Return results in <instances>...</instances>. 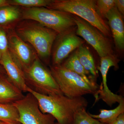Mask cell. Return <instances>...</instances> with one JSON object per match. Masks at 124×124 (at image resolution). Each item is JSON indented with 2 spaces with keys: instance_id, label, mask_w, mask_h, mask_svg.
<instances>
[{
  "instance_id": "cell-10",
  "label": "cell",
  "mask_w": 124,
  "mask_h": 124,
  "mask_svg": "<svg viewBox=\"0 0 124 124\" xmlns=\"http://www.w3.org/2000/svg\"><path fill=\"white\" fill-rule=\"evenodd\" d=\"M76 27L59 34L52 53V65H60L72 51L84 44V40L76 33Z\"/></svg>"
},
{
  "instance_id": "cell-20",
  "label": "cell",
  "mask_w": 124,
  "mask_h": 124,
  "mask_svg": "<svg viewBox=\"0 0 124 124\" xmlns=\"http://www.w3.org/2000/svg\"><path fill=\"white\" fill-rule=\"evenodd\" d=\"M52 0H9V5L22 8L46 7Z\"/></svg>"
},
{
  "instance_id": "cell-23",
  "label": "cell",
  "mask_w": 124,
  "mask_h": 124,
  "mask_svg": "<svg viewBox=\"0 0 124 124\" xmlns=\"http://www.w3.org/2000/svg\"><path fill=\"white\" fill-rule=\"evenodd\" d=\"M8 51V43L7 31L0 28V59Z\"/></svg>"
},
{
  "instance_id": "cell-8",
  "label": "cell",
  "mask_w": 124,
  "mask_h": 124,
  "mask_svg": "<svg viewBox=\"0 0 124 124\" xmlns=\"http://www.w3.org/2000/svg\"><path fill=\"white\" fill-rule=\"evenodd\" d=\"M13 104L17 109L18 122L22 124H55V119L48 114L42 113L36 99L28 93L21 100Z\"/></svg>"
},
{
  "instance_id": "cell-7",
  "label": "cell",
  "mask_w": 124,
  "mask_h": 124,
  "mask_svg": "<svg viewBox=\"0 0 124 124\" xmlns=\"http://www.w3.org/2000/svg\"><path fill=\"white\" fill-rule=\"evenodd\" d=\"M73 15L77 26V35L82 37L93 46L100 58L114 54L111 43L108 38L85 20Z\"/></svg>"
},
{
  "instance_id": "cell-28",
  "label": "cell",
  "mask_w": 124,
  "mask_h": 124,
  "mask_svg": "<svg viewBox=\"0 0 124 124\" xmlns=\"http://www.w3.org/2000/svg\"><path fill=\"white\" fill-rule=\"evenodd\" d=\"M22 124L19 122H15V123H10V124Z\"/></svg>"
},
{
  "instance_id": "cell-19",
  "label": "cell",
  "mask_w": 124,
  "mask_h": 124,
  "mask_svg": "<svg viewBox=\"0 0 124 124\" xmlns=\"http://www.w3.org/2000/svg\"><path fill=\"white\" fill-rule=\"evenodd\" d=\"M17 109L13 104H0V121L6 124L17 122Z\"/></svg>"
},
{
  "instance_id": "cell-16",
  "label": "cell",
  "mask_w": 124,
  "mask_h": 124,
  "mask_svg": "<svg viewBox=\"0 0 124 124\" xmlns=\"http://www.w3.org/2000/svg\"><path fill=\"white\" fill-rule=\"evenodd\" d=\"M60 64L66 69L77 73L86 81L91 83H96L95 80L93 77L88 76V75L90 73L85 69L80 62L76 51L74 52L68 58Z\"/></svg>"
},
{
  "instance_id": "cell-29",
  "label": "cell",
  "mask_w": 124,
  "mask_h": 124,
  "mask_svg": "<svg viewBox=\"0 0 124 124\" xmlns=\"http://www.w3.org/2000/svg\"><path fill=\"white\" fill-rule=\"evenodd\" d=\"M0 124H6V123H4V122L0 121Z\"/></svg>"
},
{
  "instance_id": "cell-25",
  "label": "cell",
  "mask_w": 124,
  "mask_h": 124,
  "mask_svg": "<svg viewBox=\"0 0 124 124\" xmlns=\"http://www.w3.org/2000/svg\"><path fill=\"white\" fill-rule=\"evenodd\" d=\"M108 124H124V113L120 115L114 121Z\"/></svg>"
},
{
  "instance_id": "cell-26",
  "label": "cell",
  "mask_w": 124,
  "mask_h": 124,
  "mask_svg": "<svg viewBox=\"0 0 124 124\" xmlns=\"http://www.w3.org/2000/svg\"><path fill=\"white\" fill-rule=\"evenodd\" d=\"M9 0H0V8L9 5Z\"/></svg>"
},
{
  "instance_id": "cell-12",
  "label": "cell",
  "mask_w": 124,
  "mask_h": 124,
  "mask_svg": "<svg viewBox=\"0 0 124 124\" xmlns=\"http://www.w3.org/2000/svg\"><path fill=\"white\" fill-rule=\"evenodd\" d=\"M7 77L12 83L22 92H28L29 87L25 81L24 73L12 57L9 51L0 59Z\"/></svg>"
},
{
  "instance_id": "cell-2",
  "label": "cell",
  "mask_w": 124,
  "mask_h": 124,
  "mask_svg": "<svg viewBox=\"0 0 124 124\" xmlns=\"http://www.w3.org/2000/svg\"><path fill=\"white\" fill-rule=\"evenodd\" d=\"M16 33L35 49L38 57L47 60L58 33L34 20H22L14 28Z\"/></svg>"
},
{
  "instance_id": "cell-18",
  "label": "cell",
  "mask_w": 124,
  "mask_h": 124,
  "mask_svg": "<svg viewBox=\"0 0 124 124\" xmlns=\"http://www.w3.org/2000/svg\"><path fill=\"white\" fill-rule=\"evenodd\" d=\"M124 113V100L122 99L119 102L117 107L112 110L101 109L100 110V114L93 115L89 113L90 116L97 119L103 124H108L113 122L121 114Z\"/></svg>"
},
{
  "instance_id": "cell-4",
  "label": "cell",
  "mask_w": 124,
  "mask_h": 124,
  "mask_svg": "<svg viewBox=\"0 0 124 124\" xmlns=\"http://www.w3.org/2000/svg\"><path fill=\"white\" fill-rule=\"evenodd\" d=\"M95 2V0H52L46 8L77 16L95 27L104 36L111 37L109 27L98 13Z\"/></svg>"
},
{
  "instance_id": "cell-13",
  "label": "cell",
  "mask_w": 124,
  "mask_h": 124,
  "mask_svg": "<svg viewBox=\"0 0 124 124\" xmlns=\"http://www.w3.org/2000/svg\"><path fill=\"white\" fill-rule=\"evenodd\" d=\"M105 18L112 33L116 49L119 52L124 49V24L123 16L115 6L111 9Z\"/></svg>"
},
{
  "instance_id": "cell-11",
  "label": "cell",
  "mask_w": 124,
  "mask_h": 124,
  "mask_svg": "<svg viewBox=\"0 0 124 124\" xmlns=\"http://www.w3.org/2000/svg\"><path fill=\"white\" fill-rule=\"evenodd\" d=\"M119 59L115 54L100 58V66L98 69L101 74L102 81L98 92V100L102 99L108 105L111 107L113 104L119 103L122 97L112 92L108 88L107 84V75L110 68L114 67L117 69Z\"/></svg>"
},
{
  "instance_id": "cell-21",
  "label": "cell",
  "mask_w": 124,
  "mask_h": 124,
  "mask_svg": "<svg viewBox=\"0 0 124 124\" xmlns=\"http://www.w3.org/2000/svg\"><path fill=\"white\" fill-rule=\"evenodd\" d=\"M72 124H106L90 116L86 108L81 109L76 113Z\"/></svg>"
},
{
  "instance_id": "cell-15",
  "label": "cell",
  "mask_w": 124,
  "mask_h": 124,
  "mask_svg": "<svg viewBox=\"0 0 124 124\" xmlns=\"http://www.w3.org/2000/svg\"><path fill=\"white\" fill-rule=\"evenodd\" d=\"M22 18V9L19 7L9 5L0 8V28L6 31L14 29Z\"/></svg>"
},
{
  "instance_id": "cell-22",
  "label": "cell",
  "mask_w": 124,
  "mask_h": 124,
  "mask_svg": "<svg viewBox=\"0 0 124 124\" xmlns=\"http://www.w3.org/2000/svg\"><path fill=\"white\" fill-rule=\"evenodd\" d=\"M115 6V0H96L95 7L98 13L102 18H105L108 11Z\"/></svg>"
},
{
  "instance_id": "cell-17",
  "label": "cell",
  "mask_w": 124,
  "mask_h": 124,
  "mask_svg": "<svg viewBox=\"0 0 124 124\" xmlns=\"http://www.w3.org/2000/svg\"><path fill=\"white\" fill-rule=\"evenodd\" d=\"M76 51L78 59L82 66L95 79L97 77L98 71L93 58L89 50L82 45L77 49Z\"/></svg>"
},
{
  "instance_id": "cell-9",
  "label": "cell",
  "mask_w": 124,
  "mask_h": 124,
  "mask_svg": "<svg viewBox=\"0 0 124 124\" xmlns=\"http://www.w3.org/2000/svg\"><path fill=\"white\" fill-rule=\"evenodd\" d=\"M8 51L23 71L31 66L37 57L35 51L16 33L14 29L7 30Z\"/></svg>"
},
{
  "instance_id": "cell-5",
  "label": "cell",
  "mask_w": 124,
  "mask_h": 124,
  "mask_svg": "<svg viewBox=\"0 0 124 124\" xmlns=\"http://www.w3.org/2000/svg\"><path fill=\"white\" fill-rule=\"evenodd\" d=\"M22 20H34L58 34L76 26L73 15L45 8H22Z\"/></svg>"
},
{
  "instance_id": "cell-3",
  "label": "cell",
  "mask_w": 124,
  "mask_h": 124,
  "mask_svg": "<svg viewBox=\"0 0 124 124\" xmlns=\"http://www.w3.org/2000/svg\"><path fill=\"white\" fill-rule=\"evenodd\" d=\"M51 75L63 95L69 98L83 97L93 94L98 101V92L100 86L97 83L86 81L77 73L63 67L61 64L50 67Z\"/></svg>"
},
{
  "instance_id": "cell-1",
  "label": "cell",
  "mask_w": 124,
  "mask_h": 124,
  "mask_svg": "<svg viewBox=\"0 0 124 124\" xmlns=\"http://www.w3.org/2000/svg\"><path fill=\"white\" fill-rule=\"evenodd\" d=\"M36 99L42 113L53 116L57 122L55 124H72L74 116L78 111L86 108L87 100L83 97L69 98L63 95H46L40 94L28 89Z\"/></svg>"
},
{
  "instance_id": "cell-14",
  "label": "cell",
  "mask_w": 124,
  "mask_h": 124,
  "mask_svg": "<svg viewBox=\"0 0 124 124\" xmlns=\"http://www.w3.org/2000/svg\"><path fill=\"white\" fill-rule=\"evenodd\" d=\"M3 75L0 74V104H13L24 97L22 91Z\"/></svg>"
},
{
  "instance_id": "cell-24",
  "label": "cell",
  "mask_w": 124,
  "mask_h": 124,
  "mask_svg": "<svg viewBox=\"0 0 124 124\" xmlns=\"http://www.w3.org/2000/svg\"><path fill=\"white\" fill-rule=\"evenodd\" d=\"M115 6L123 16L124 15V0H115Z\"/></svg>"
},
{
  "instance_id": "cell-6",
  "label": "cell",
  "mask_w": 124,
  "mask_h": 124,
  "mask_svg": "<svg viewBox=\"0 0 124 124\" xmlns=\"http://www.w3.org/2000/svg\"><path fill=\"white\" fill-rule=\"evenodd\" d=\"M23 71L27 85L36 93L46 95L63 94L50 71L38 56L31 66Z\"/></svg>"
},
{
  "instance_id": "cell-27",
  "label": "cell",
  "mask_w": 124,
  "mask_h": 124,
  "mask_svg": "<svg viewBox=\"0 0 124 124\" xmlns=\"http://www.w3.org/2000/svg\"><path fill=\"white\" fill-rule=\"evenodd\" d=\"M0 74H6L5 71V70L4 68L3 67L0 63Z\"/></svg>"
}]
</instances>
